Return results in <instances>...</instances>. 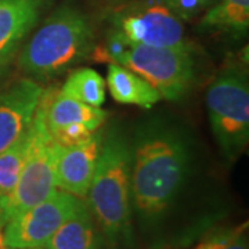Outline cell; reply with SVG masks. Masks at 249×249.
I'll use <instances>...</instances> for the list:
<instances>
[{"label":"cell","mask_w":249,"mask_h":249,"mask_svg":"<svg viewBox=\"0 0 249 249\" xmlns=\"http://www.w3.org/2000/svg\"><path fill=\"white\" fill-rule=\"evenodd\" d=\"M103 18L133 43L194 52L183 21L162 0H109Z\"/></svg>","instance_id":"52a82bcc"},{"label":"cell","mask_w":249,"mask_h":249,"mask_svg":"<svg viewBox=\"0 0 249 249\" xmlns=\"http://www.w3.org/2000/svg\"><path fill=\"white\" fill-rule=\"evenodd\" d=\"M31 126V124H29ZM29 127L17 142H14L7 150L0 154V198L9 196L17 184L27 160L29 147Z\"/></svg>","instance_id":"e0dca14e"},{"label":"cell","mask_w":249,"mask_h":249,"mask_svg":"<svg viewBox=\"0 0 249 249\" xmlns=\"http://www.w3.org/2000/svg\"><path fill=\"white\" fill-rule=\"evenodd\" d=\"M60 93L91 107L101 108L106 101V82L91 68H79L70 73Z\"/></svg>","instance_id":"2e32d148"},{"label":"cell","mask_w":249,"mask_h":249,"mask_svg":"<svg viewBox=\"0 0 249 249\" xmlns=\"http://www.w3.org/2000/svg\"><path fill=\"white\" fill-rule=\"evenodd\" d=\"M104 136L98 129L89 140L80 145L62 148L57 160V188L82 198L88 196L96 172Z\"/></svg>","instance_id":"30bf717a"},{"label":"cell","mask_w":249,"mask_h":249,"mask_svg":"<svg viewBox=\"0 0 249 249\" xmlns=\"http://www.w3.org/2000/svg\"><path fill=\"white\" fill-rule=\"evenodd\" d=\"M183 22L196 18L199 13L209 9L216 0H162Z\"/></svg>","instance_id":"d6986e66"},{"label":"cell","mask_w":249,"mask_h":249,"mask_svg":"<svg viewBox=\"0 0 249 249\" xmlns=\"http://www.w3.org/2000/svg\"><path fill=\"white\" fill-rule=\"evenodd\" d=\"M39 9V0H0V68L11 61L36 25Z\"/></svg>","instance_id":"8fae6325"},{"label":"cell","mask_w":249,"mask_h":249,"mask_svg":"<svg viewBox=\"0 0 249 249\" xmlns=\"http://www.w3.org/2000/svg\"><path fill=\"white\" fill-rule=\"evenodd\" d=\"M206 108L219 148L232 162L249 142V83L240 65L224 68L206 91Z\"/></svg>","instance_id":"8992f818"},{"label":"cell","mask_w":249,"mask_h":249,"mask_svg":"<svg viewBox=\"0 0 249 249\" xmlns=\"http://www.w3.org/2000/svg\"><path fill=\"white\" fill-rule=\"evenodd\" d=\"M45 89L34 79H21L0 93V154L25 133Z\"/></svg>","instance_id":"9c48e42d"},{"label":"cell","mask_w":249,"mask_h":249,"mask_svg":"<svg viewBox=\"0 0 249 249\" xmlns=\"http://www.w3.org/2000/svg\"><path fill=\"white\" fill-rule=\"evenodd\" d=\"M21 249H49V248H46V247H36V248H21Z\"/></svg>","instance_id":"44dd1931"},{"label":"cell","mask_w":249,"mask_h":249,"mask_svg":"<svg viewBox=\"0 0 249 249\" xmlns=\"http://www.w3.org/2000/svg\"><path fill=\"white\" fill-rule=\"evenodd\" d=\"M83 201L78 196L55 190L52 196L4 226L3 242L7 249L46 247L53 234Z\"/></svg>","instance_id":"ba28073f"},{"label":"cell","mask_w":249,"mask_h":249,"mask_svg":"<svg viewBox=\"0 0 249 249\" xmlns=\"http://www.w3.org/2000/svg\"><path fill=\"white\" fill-rule=\"evenodd\" d=\"M49 249H100V238L85 202L62 223L46 244Z\"/></svg>","instance_id":"9a60e30c"},{"label":"cell","mask_w":249,"mask_h":249,"mask_svg":"<svg viewBox=\"0 0 249 249\" xmlns=\"http://www.w3.org/2000/svg\"><path fill=\"white\" fill-rule=\"evenodd\" d=\"M245 230L247 224L222 230L202 241L196 249H249Z\"/></svg>","instance_id":"ac0fdd59"},{"label":"cell","mask_w":249,"mask_h":249,"mask_svg":"<svg viewBox=\"0 0 249 249\" xmlns=\"http://www.w3.org/2000/svg\"><path fill=\"white\" fill-rule=\"evenodd\" d=\"M193 53L133 43L109 29L106 45L94 49L93 58L122 65L145 80L160 98L176 101L186 97L196 80Z\"/></svg>","instance_id":"277c9868"},{"label":"cell","mask_w":249,"mask_h":249,"mask_svg":"<svg viewBox=\"0 0 249 249\" xmlns=\"http://www.w3.org/2000/svg\"><path fill=\"white\" fill-rule=\"evenodd\" d=\"M88 202L109 242L130 238L132 150L119 134L109 133L103 140Z\"/></svg>","instance_id":"3957f363"},{"label":"cell","mask_w":249,"mask_h":249,"mask_svg":"<svg viewBox=\"0 0 249 249\" xmlns=\"http://www.w3.org/2000/svg\"><path fill=\"white\" fill-rule=\"evenodd\" d=\"M1 75H3V68H0V80H1Z\"/></svg>","instance_id":"7402d4cb"},{"label":"cell","mask_w":249,"mask_h":249,"mask_svg":"<svg viewBox=\"0 0 249 249\" xmlns=\"http://www.w3.org/2000/svg\"><path fill=\"white\" fill-rule=\"evenodd\" d=\"M96 35L89 18L62 6L39 27L18 55V65L34 80H49L89 58Z\"/></svg>","instance_id":"7a4b0ae2"},{"label":"cell","mask_w":249,"mask_h":249,"mask_svg":"<svg viewBox=\"0 0 249 249\" xmlns=\"http://www.w3.org/2000/svg\"><path fill=\"white\" fill-rule=\"evenodd\" d=\"M43 96L46 124L49 130L67 126H83L91 132H97L107 121V111L80 103L60 91L54 93L53 90H45Z\"/></svg>","instance_id":"7c38bea8"},{"label":"cell","mask_w":249,"mask_h":249,"mask_svg":"<svg viewBox=\"0 0 249 249\" xmlns=\"http://www.w3.org/2000/svg\"><path fill=\"white\" fill-rule=\"evenodd\" d=\"M45 111V96L42 94L29 126L31 140L22 172L13 191L0 198V227L45 201L57 190L55 168L61 147L49 132Z\"/></svg>","instance_id":"5b68a950"},{"label":"cell","mask_w":249,"mask_h":249,"mask_svg":"<svg viewBox=\"0 0 249 249\" xmlns=\"http://www.w3.org/2000/svg\"><path fill=\"white\" fill-rule=\"evenodd\" d=\"M0 249H6L4 242H3V234H1V231H0Z\"/></svg>","instance_id":"ffe728a7"},{"label":"cell","mask_w":249,"mask_h":249,"mask_svg":"<svg viewBox=\"0 0 249 249\" xmlns=\"http://www.w3.org/2000/svg\"><path fill=\"white\" fill-rule=\"evenodd\" d=\"M190 151L178 129L147 124L137 133L132 151V201L144 217L165 212L188 173Z\"/></svg>","instance_id":"6da1fadb"},{"label":"cell","mask_w":249,"mask_h":249,"mask_svg":"<svg viewBox=\"0 0 249 249\" xmlns=\"http://www.w3.org/2000/svg\"><path fill=\"white\" fill-rule=\"evenodd\" d=\"M107 85L112 98L121 104L151 108L160 100L158 91L130 70L111 62L107 70Z\"/></svg>","instance_id":"5bb4252c"},{"label":"cell","mask_w":249,"mask_h":249,"mask_svg":"<svg viewBox=\"0 0 249 249\" xmlns=\"http://www.w3.org/2000/svg\"><path fill=\"white\" fill-rule=\"evenodd\" d=\"M204 34H224L244 37L249 29V0H216L198 22Z\"/></svg>","instance_id":"4fadbf2b"}]
</instances>
